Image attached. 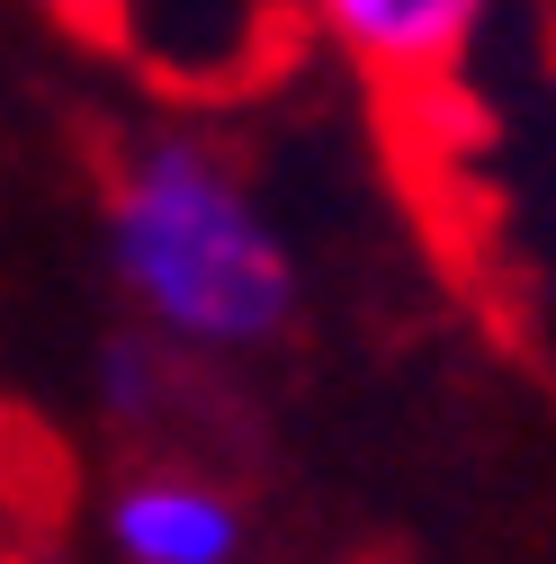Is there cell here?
I'll use <instances>...</instances> for the list:
<instances>
[{
	"mask_svg": "<svg viewBox=\"0 0 556 564\" xmlns=\"http://www.w3.org/2000/svg\"><path fill=\"white\" fill-rule=\"evenodd\" d=\"M0 564H19V546H10V520H0Z\"/></svg>",
	"mask_w": 556,
	"mask_h": 564,
	"instance_id": "cell-4",
	"label": "cell"
},
{
	"mask_svg": "<svg viewBox=\"0 0 556 564\" xmlns=\"http://www.w3.org/2000/svg\"><path fill=\"white\" fill-rule=\"evenodd\" d=\"M108 251L126 296L189 349H260L297 314V260L243 171L197 134H145L108 188Z\"/></svg>",
	"mask_w": 556,
	"mask_h": 564,
	"instance_id": "cell-1",
	"label": "cell"
},
{
	"mask_svg": "<svg viewBox=\"0 0 556 564\" xmlns=\"http://www.w3.org/2000/svg\"><path fill=\"white\" fill-rule=\"evenodd\" d=\"M314 28L386 90H440L475 36V10L467 0H332L314 10Z\"/></svg>",
	"mask_w": 556,
	"mask_h": 564,
	"instance_id": "cell-2",
	"label": "cell"
},
{
	"mask_svg": "<svg viewBox=\"0 0 556 564\" xmlns=\"http://www.w3.org/2000/svg\"><path fill=\"white\" fill-rule=\"evenodd\" d=\"M108 546L126 564H234L243 511L197 475H135L108 502Z\"/></svg>",
	"mask_w": 556,
	"mask_h": 564,
	"instance_id": "cell-3",
	"label": "cell"
}]
</instances>
